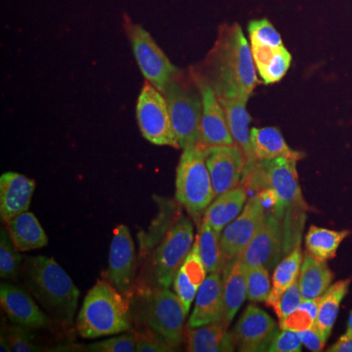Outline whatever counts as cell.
Returning a JSON list of instances; mask_svg holds the SVG:
<instances>
[{
    "label": "cell",
    "mask_w": 352,
    "mask_h": 352,
    "mask_svg": "<svg viewBox=\"0 0 352 352\" xmlns=\"http://www.w3.org/2000/svg\"><path fill=\"white\" fill-rule=\"evenodd\" d=\"M207 80L215 94L251 96L256 82V65L242 28L238 24L226 25L208 58Z\"/></svg>",
    "instance_id": "1"
},
{
    "label": "cell",
    "mask_w": 352,
    "mask_h": 352,
    "mask_svg": "<svg viewBox=\"0 0 352 352\" xmlns=\"http://www.w3.org/2000/svg\"><path fill=\"white\" fill-rule=\"evenodd\" d=\"M25 289L54 320L72 325L80 289L53 258L29 256L22 266Z\"/></svg>",
    "instance_id": "2"
},
{
    "label": "cell",
    "mask_w": 352,
    "mask_h": 352,
    "mask_svg": "<svg viewBox=\"0 0 352 352\" xmlns=\"http://www.w3.org/2000/svg\"><path fill=\"white\" fill-rule=\"evenodd\" d=\"M302 208H286L265 212L263 224L251 243L239 256L245 266L274 267L285 254L300 245L303 214H295Z\"/></svg>",
    "instance_id": "3"
},
{
    "label": "cell",
    "mask_w": 352,
    "mask_h": 352,
    "mask_svg": "<svg viewBox=\"0 0 352 352\" xmlns=\"http://www.w3.org/2000/svg\"><path fill=\"white\" fill-rule=\"evenodd\" d=\"M78 335L94 340L131 328L129 303L110 282L98 280L88 291L76 321Z\"/></svg>",
    "instance_id": "4"
},
{
    "label": "cell",
    "mask_w": 352,
    "mask_h": 352,
    "mask_svg": "<svg viewBox=\"0 0 352 352\" xmlns=\"http://www.w3.org/2000/svg\"><path fill=\"white\" fill-rule=\"evenodd\" d=\"M164 95L179 147H200L203 98L196 76L189 80L180 71Z\"/></svg>",
    "instance_id": "5"
},
{
    "label": "cell",
    "mask_w": 352,
    "mask_h": 352,
    "mask_svg": "<svg viewBox=\"0 0 352 352\" xmlns=\"http://www.w3.org/2000/svg\"><path fill=\"white\" fill-rule=\"evenodd\" d=\"M176 200L192 217L198 219L205 214L215 194L203 148L183 149L176 168Z\"/></svg>",
    "instance_id": "6"
},
{
    "label": "cell",
    "mask_w": 352,
    "mask_h": 352,
    "mask_svg": "<svg viewBox=\"0 0 352 352\" xmlns=\"http://www.w3.org/2000/svg\"><path fill=\"white\" fill-rule=\"evenodd\" d=\"M298 160L280 157L272 161L256 162L245 166L244 179L254 188H271L289 208H307L298 184Z\"/></svg>",
    "instance_id": "7"
},
{
    "label": "cell",
    "mask_w": 352,
    "mask_h": 352,
    "mask_svg": "<svg viewBox=\"0 0 352 352\" xmlns=\"http://www.w3.org/2000/svg\"><path fill=\"white\" fill-rule=\"evenodd\" d=\"M124 28L141 73L147 82L164 94L170 83L180 73V69L171 63L142 25L126 20Z\"/></svg>",
    "instance_id": "8"
},
{
    "label": "cell",
    "mask_w": 352,
    "mask_h": 352,
    "mask_svg": "<svg viewBox=\"0 0 352 352\" xmlns=\"http://www.w3.org/2000/svg\"><path fill=\"white\" fill-rule=\"evenodd\" d=\"M187 314L180 298L166 288L157 287L148 296L146 323L154 335L173 349L182 344Z\"/></svg>",
    "instance_id": "9"
},
{
    "label": "cell",
    "mask_w": 352,
    "mask_h": 352,
    "mask_svg": "<svg viewBox=\"0 0 352 352\" xmlns=\"http://www.w3.org/2000/svg\"><path fill=\"white\" fill-rule=\"evenodd\" d=\"M136 119L146 140L154 145L179 149L166 96L147 80L139 94Z\"/></svg>",
    "instance_id": "10"
},
{
    "label": "cell",
    "mask_w": 352,
    "mask_h": 352,
    "mask_svg": "<svg viewBox=\"0 0 352 352\" xmlns=\"http://www.w3.org/2000/svg\"><path fill=\"white\" fill-rule=\"evenodd\" d=\"M193 226L187 217H180L166 234L152 261V276L157 287L168 289L194 243Z\"/></svg>",
    "instance_id": "11"
},
{
    "label": "cell",
    "mask_w": 352,
    "mask_h": 352,
    "mask_svg": "<svg viewBox=\"0 0 352 352\" xmlns=\"http://www.w3.org/2000/svg\"><path fill=\"white\" fill-rule=\"evenodd\" d=\"M215 198L239 187L247 160L237 145L203 148Z\"/></svg>",
    "instance_id": "12"
},
{
    "label": "cell",
    "mask_w": 352,
    "mask_h": 352,
    "mask_svg": "<svg viewBox=\"0 0 352 352\" xmlns=\"http://www.w3.org/2000/svg\"><path fill=\"white\" fill-rule=\"evenodd\" d=\"M265 217V210L258 194L248 201L242 214L224 228L220 236V248L226 261L238 258L258 232Z\"/></svg>",
    "instance_id": "13"
},
{
    "label": "cell",
    "mask_w": 352,
    "mask_h": 352,
    "mask_svg": "<svg viewBox=\"0 0 352 352\" xmlns=\"http://www.w3.org/2000/svg\"><path fill=\"white\" fill-rule=\"evenodd\" d=\"M135 248L129 227L120 224L113 231L109 252L108 279L122 295L131 289L135 275Z\"/></svg>",
    "instance_id": "14"
},
{
    "label": "cell",
    "mask_w": 352,
    "mask_h": 352,
    "mask_svg": "<svg viewBox=\"0 0 352 352\" xmlns=\"http://www.w3.org/2000/svg\"><path fill=\"white\" fill-rule=\"evenodd\" d=\"M203 98L200 147L236 145L229 129L226 112L212 85L196 76Z\"/></svg>",
    "instance_id": "15"
},
{
    "label": "cell",
    "mask_w": 352,
    "mask_h": 352,
    "mask_svg": "<svg viewBox=\"0 0 352 352\" xmlns=\"http://www.w3.org/2000/svg\"><path fill=\"white\" fill-rule=\"evenodd\" d=\"M278 333L276 322L256 305H249L236 324L234 336L240 351H267Z\"/></svg>",
    "instance_id": "16"
},
{
    "label": "cell",
    "mask_w": 352,
    "mask_h": 352,
    "mask_svg": "<svg viewBox=\"0 0 352 352\" xmlns=\"http://www.w3.org/2000/svg\"><path fill=\"white\" fill-rule=\"evenodd\" d=\"M32 298L17 285L6 282L0 286V305L13 325L39 329L47 324V317Z\"/></svg>",
    "instance_id": "17"
},
{
    "label": "cell",
    "mask_w": 352,
    "mask_h": 352,
    "mask_svg": "<svg viewBox=\"0 0 352 352\" xmlns=\"http://www.w3.org/2000/svg\"><path fill=\"white\" fill-rule=\"evenodd\" d=\"M36 182L21 173L8 171L0 177V217L4 223L29 212Z\"/></svg>",
    "instance_id": "18"
},
{
    "label": "cell",
    "mask_w": 352,
    "mask_h": 352,
    "mask_svg": "<svg viewBox=\"0 0 352 352\" xmlns=\"http://www.w3.org/2000/svg\"><path fill=\"white\" fill-rule=\"evenodd\" d=\"M223 280L220 271H215L210 273L198 289L195 307L190 317L188 328L223 322Z\"/></svg>",
    "instance_id": "19"
},
{
    "label": "cell",
    "mask_w": 352,
    "mask_h": 352,
    "mask_svg": "<svg viewBox=\"0 0 352 352\" xmlns=\"http://www.w3.org/2000/svg\"><path fill=\"white\" fill-rule=\"evenodd\" d=\"M220 103L226 112L229 129L234 139L235 144L244 152L247 164L251 166L256 163V157L252 153L251 131H249L251 117L247 110V103L249 97L240 96V95H224L219 96Z\"/></svg>",
    "instance_id": "20"
},
{
    "label": "cell",
    "mask_w": 352,
    "mask_h": 352,
    "mask_svg": "<svg viewBox=\"0 0 352 352\" xmlns=\"http://www.w3.org/2000/svg\"><path fill=\"white\" fill-rule=\"evenodd\" d=\"M224 322H215L197 328H188L186 333L187 351L229 352L235 351L234 333L227 331Z\"/></svg>",
    "instance_id": "21"
},
{
    "label": "cell",
    "mask_w": 352,
    "mask_h": 352,
    "mask_svg": "<svg viewBox=\"0 0 352 352\" xmlns=\"http://www.w3.org/2000/svg\"><path fill=\"white\" fill-rule=\"evenodd\" d=\"M252 58L261 80L265 85L280 82L292 63L291 53L284 45L279 47L251 44Z\"/></svg>",
    "instance_id": "22"
},
{
    "label": "cell",
    "mask_w": 352,
    "mask_h": 352,
    "mask_svg": "<svg viewBox=\"0 0 352 352\" xmlns=\"http://www.w3.org/2000/svg\"><path fill=\"white\" fill-rule=\"evenodd\" d=\"M6 229L11 240L20 252L43 249L48 245V237L36 215L23 212L7 222Z\"/></svg>",
    "instance_id": "23"
},
{
    "label": "cell",
    "mask_w": 352,
    "mask_h": 352,
    "mask_svg": "<svg viewBox=\"0 0 352 352\" xmlns=\"http://www.w3.org/2000/svg\"><path fill=\"white\" fill-rule=\"evenodd\" d=\"M250 139L256 161H272L280 157H292L298 161L303 157L302 153L294 151L289 147L281 131L276 127L252 129Z\"/></svg>",
    "instance_id": "24"
},
{
    "label": "cell",
    "mask_w": 352,
    "mask_h": 352,
    "mask_svg": "<svg viewBox=\"0 0 352 352\" xmlns=\"http://www.w3.org/2000/svg\"><path fill=\"white\" fill-rule=\"evenodd\" d=\"M333 273L326 261H319L308 252L303 256L298 286L303 300L321 298L332 284Z\"/></svg>",
    "instance_id": "25"
},
{
    "label": "cell",
    "mask_w": 352,
    "mask_h": 352,
    "mask_svg": "<svg viewBox=\"0 0 352 352\" xmlns=\"http://www.w3.org/2000/svg\"><path fill=\"white\" fill-rule=\"evenodd\" d=\"M247 193L242 186L230 190L214 199L204 214L203 221L212 227L215 231H221L232 222L244 207Z\"/></svg>",
    "instance_id": "26"
},
{
    "label": "cell",
    "mask_w": 352,
    "mask_h": 352,
    "mask_svg": "<svg viewBox=\"0 0 352 352\" xmlns=\"http://www.w3.org/2000/svg\"><path fill=\"white\" fill-rule=\"evenodd\" d=\"M224 268V323L229 325L247 298L244 264L239 256L230 261Z\"/></svg>",
    "instance_id": "27"
},
{
    "label": "cell",
    "mask_w": 352,
    "mask_h": 352,
    "mask_svg": "<svg viewBox=\"0 0 352 352\" xmlns=\"http://www.w3.org/2000/svg\"><path fill=\"white\" fill-rule=\"evenodd\" d=\"M351 282V279H346L331 285L320 298L314 326L320 332L325 342H327L332 333L333 325L339 314L340 303L349 292Z\"/></svg>",
    "instance_id": "28"
},
{
    "label": "cell",
    "mask_w": 352,
    "mask_h": 352,
    "mask_svg": "<svg viewBox=\"0 0 352 352\" xmlns=\"http://www.w3.org/2000/svg\"><path fill=\"white\" fill-rule=\"evenodd\" d=\"M302 252L300 245H296L288 256L281 261L274 270L272 277V289L266 305L272 307L285 289L298 281L302 264Z\"/></svg>",
    "instance_id": "29"
},
{
    "label": "cell",
    "mask_w": 352,
    "mask_h": 352,
    "mask_svg": "<svg viewBox=\"0 0 352 352\" xmlns=\"http://www.w3.org/2000/svg\"><path fill=\"white\" fill-rule=\"evenodd\" d=\"M349 235L347 230L335 231L311 226L305 237V245L307 252L315 258L327 261L335 258L340 243Z\"/></svg>",
    "instance_id": "30"
},
{
    "label": "cell",
    "mask_w": 352,
    "mask_h": 352,
    "mask_svg": "<svg viewBox=\"0 0 352 352\" xmlns=\"http://www.w3.org/2000/svg\"><path fill=\"white\" fill-rule=\"evenodd\" d=\"M197 239L201 258L207 272L221 271L226 261L220 248V233L205 221H201Z\"/></svg>",
    "instance_id": "31"
},
{
    "label": "cell",
    "mask_w": 352,
    "mask_h": 352,
    "mask_svg": "<svg viewBox=\"0 0 352 352\" xmlns=\"http://www.w3.org/2000/svg\"><path fill=\"white\" fill-rule=\"evenodd\" d=\"M23 259L19 250L14 245L8 231L0 232V277L14 279L22 271Z\"/></svg>",
    "instance_id": "32"
},
{
    "label": "cell",
    "mask_w": 352,
    "mask_h": 352,
    "mask_svg": "<svg viewBox=\"0 0 352 352\" xmlns=\"http://www.w3.org/2000/svg\"><path fill=\"white\" fill-rule=\"evenodd\" d=\"M247 298L251 302H266L270 295V273L264 266H245Z\"/></svg>",
    "instance_id": "33"
},
{
    "label": "cell",
    "mask_w": 352,
    "mask_h": 352,
    "mask_svg": "<svg viewBox=\"0 0 352 352\" xmlns=\"http://www.w3.org/2000/svg\"><path fill=\"white\" fill-rule=\"evenodd\" d=\"M250 39L251 44L279 47L283 45L281 36L276 31L274 25L266 19L252 21L249 25Z\"/></svg>",
    "instance_id": "34"
},
{
    "label": "cell",
    "mask_w": 352,
    "mask_h": 352,
    "mask_svg": "<svg viewBox=\"0 0 352 352\" xmlns=\"http://www.w3.org/2000/svg\"><path fill=\"white\" fill-rule=\"evenodd\" d=\"M34 329L13 325L7 328V337L12 352L38 351L36 344V336L32 333Z\"/></svg>",
    "instance_id": "35"
},
{
    "label": "cell",
    "mask_w": 352,
    "mask_h": 352,
    "mask_svg": "<svg viewBox=\"0 0 352 352\" xmlns=\"http://www.w3.org/2000/svg\"><path fill=\"white\" fill-rule=\"evenodd\" d=\"M87 351L95 352H134L136 351V337L132 333L111 338L87 344Z\"/></svg>",
    "instance_id": "36"
},
{
    "label": "cell",
    "mask_w": 352,
    "mask_h": 352,
    "mask_svg": "<svg viewBox=\"0 0 352 352\" xmlns=\"http://www.w3.org/2000/svg\"><path fill=\"white\" fill-rule=\"evenodd\" d=\"M302 300L298 281H296L288 289H285L278 298L277 302L273 305L272 308L279 319H283L287 315L295 311L296 308L300 307Z\"/></svg>",
    "instance_id": "37"
},
{
    "label": "cell",
    "mask_w": 352,
    "mask_h": 352,
    "mask_svg": "<svg viewBox=\"0 0 352 352\" xmlns=\"http://www.w3.org/2000/svg\"><path fill=\"white\" fill-rule=\"evenodd\" d=\"M315 318L305 308H296L283 319H280L279 328L281 330L295 331L300 333L314 327Z\"/></svg>",
    "instance_id": "38"
},
{
    "label": "cell",
    "mask_w": 352,
    "mask_h": 352,
    "mask_svg": "<svg viewBox=\"0 0 352 352\" xmlns=\"http://www.w3.org/2000/svg\"><path fill=\"white\" fill-rule=\"evenodd\" d=\"M302 339L300 333L295 331L282 330L277 333L267 351L270 352H300L302 351Z\"/></svg>",
    "instance_id": "39"
},
{
    "label": "cell",
    "mask_w": 352,
    "mask_h": 352,
    "mask_svg": "<svg viewBox=\"0 0 352 352\" xmlns=\"http://www.w3.org/2000/svg\"><path fill=\"white\" fill-rule=\"evenodd\" d=\"M136 351L138 352H168L175 351L170 344L159 339L154 333H136Z\"/></svg>",
    "instance_id": "40"
},
{
    "label": "cell",
    "mask_w": 352,
    "mask_h": 352,
    "mask_svg": "<svg viewBox=\"0 0 352 352\" xmlns=\"http://www.w3.org/2000/svg\"><path fill=\"white\" fill-rule=\"evenodd\" d=\"M300 339H302V344L309 351L317 352L321 351L325 346L326 342L322 338L320 332L317 330L316 327L308 329L300 333Z\"/></svg>",
    "instance_id": "41"
},
{
    "label": "cell",
    "mask_w": 352,
    "mask_h": 352,
    "mask_svg": "<svg viewBox=\"0 0 352 352\" xmlns=\"http://www.w3.org/2000/svg\"><path fill=\"white\" fill-rule=\"evenodd\" d=\"M329 352H352V339H340L328 349Z\"/></svg>",
    "instance_id": "42"
},
{
    "label": "cell",
    "mask_w": 352,
    "mask_h": 352,
    "mask_svg": "<svg viewBox=\"0 0 352 352\" xmlns=\"http://www.w3.org/2000/svg\"><path fill=\"white\" fill-rule=\"evenodd\" d=\"M0 351H11L10 344H9L8 337H7V327L2 325L1 336H0Z\"/></svg>",
    "instance_id": "43"
},
{
    "label": "cell",
    "mask_w": 352,
    "mask_h": 352,
    "mask_svg": "<svg viewBox=\"0 0 352 352\" xmlns=\"http://www.w3.org/2000/svg\"><path fill=\"white\" fill-rule=\"evenodd\" d=\"M340 339L344 340H349L352 339V311L351 312V315H349V323H347V329L346 332L342 336Z\"/></svg>",
    "instance_id": "44"
}]
</instances>
